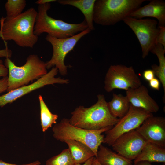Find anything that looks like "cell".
Returning a JSON list of instances; mask_svg holds the SVG:
<instances>
[{
  "label": "cell",
  "mask_w": 165,
  "mask_h": 165,
  "mask_svg": "<svg viewBox=\"0 0 165 165\" xmlns=\"http://www.w3.org/2000/svg\"><path fill=\"white\" fill-rule=\"evenodd\" d=\"M37 12L31 7L12 18L0 20V38L4 42L13 41L22 47L33 48L38 40L34 33Z\"/></svg>",
  "instance_id": "1"
},
{
  "label": "cell",
  "mask_w": 165,
  "mask_h": 165,
  "mask_svg": "<svg viewBox=\"0 0 165 165\" xmlns=\"http://www.w3.org/2000/svg\"><path fill=\"white\" fill-rule=\"evenodd\" d=\"M97 102L89 108L79 106L72 112L69 119L74 126L90 130H96L108 127H113L119 118L110 112L104 95H97Z\"/></svg>",
  "instance_id": "2"
},
{
  "label": "cell",
  "mask_w": 165,
  "mask_h": 165,
  "mask_svg": "<svg viewBox=\"0 0 165 165\" xmlns=\"http://www.w3.org/2000/svg\"><path fill=\"white\" fill-rule=\"evenodd\" d=\"M146 0H97L93 21L105 26L113 25L130 16Z\"/></svg>",
  "instance_id": "3"
},
{
  "label": "cell",
  "mask_w": 165,
  "mask_h": 165,
  "mask_svg": "<svg viewBox=\"0 0 165 165\" xmlns=\"http://www.w3.org/2000/svg\"><path fill=\"white\" fill-rule=\"evenodd\" d=\"M50 3L38 5L34 28V33L38 36L46 33L57 38H66L73 36L88 28L84 20L79 24L68 23L49 16L47 11Z\"/></svg>",
  "instance_id": "4"
},
{
  "label": "cell",
  "mask_w": 165,
  "mask_h": 165,
  "mask_svg": "<svg viewBox=\"0 0 165 165\" xmlns=\"http://www.w3.org/2000/svg\"><path fill=\"white\" fill-rule=\"evenodd\" d=\"M4 64L8 70L7 92L27 85L47 73L46 62L35 54L30 55L21 66L16 65L9 58L5 59Z\"/></svg>",
  "instance_id": "5"
},
{
  "label": "cell",
  "mask_w": 165,
  "mask_h": 165,
  "mask_svg": "<svg viewBox=\"0 0 165 165\" xmlns=\"http://www.w3.org/2000/svg\"><path fill=\"white\" fill-rule=\"evenodd\" d=\"M109 126L96 130H90L71 124L69 119L63 118L52 128L53 136L56 140L64 142L72 140L81 142L88 146L96 156L99 146L103 142L105 136L102 134L111 129Z\"/></svg>",
  "instance_id": "6"
},
{
  "label": "cell",
  "mask_w": 165,
  "mask_h": 165,
  "mask_svg": "<svg viewBox=\"0 0 165 165\" xmlns=\"http://www.w3.org/2000/svg\"><path fill=\"white\" fill-rule=\"evenodd\" d=\"M123 21L137 36L141 47L142 58H145L156 44L160 31L158 21L150 18L138 19L130 16Z\"/></svg>",
  "instance_id": "7"
},
{
  "label": "cell",
  "mask_w": 165,
  "mask_h": 165,
  "mask_svg": "<svg viewBox=\"0 0 165 165\" xmlns=\"http://www.w3.org/2000/svg\"><path fill=\"white\" fill-rule=\"evenodd\" d=\"M91 31L87 28L73 36L66 38H57L47 35L45 38L52 45L53 53L51 59L46 62L47 69L55 67L61 75H66L68 66L64 63L66 56L73 49L79 40Z\"/></svg>",
  "instance_id": "8"
},
{
  "label": "cell",
  "mask_w": 165,
  "mask_h": 165,
  "mask_svg": "<svg viewBox=\"0 0 165 165\" xmlns=\"http://www.w3.org/2000/svg\"><path fill=\"white\" fill-rule=\"evenodd\" d=\"M141 85V79L132 66L116 64L109 67L105 78L104 88L110 92L116 89L126 91Z\"/></svg>",
  "instance_id": "9"
},
{
  "label": "cell",
  "mask_w": 165,
  "mask_h": 165,
  "mask_svg": "<svg viewBox=\"0 0 165 165\" xmlns=\"http://www.w3.org/2000/svg\"><path fill=\"white\" fill-rule=\"evenodd\" d=\"M141 108L134 107L130 104L127 113L119 118L118 122L110 129L106 131L103 143L111 146L121 135L140 127L148 117L152 115Z\"/></svg>",
  "instance_id": "10"
},
{
  "label": "cell",
  "mask_w": 165,
  "mask_h": 165,
  "mask_svg": "<svg viewBox=\"0 0 165 165\" xmlns=\"http://www.w3.org/2000/svg\"><path fill=\"white\" fill-rule=\"evenodd\" d=\"M58 72L57 68L53 67L49 72L34 82L18 88L0 96V107H2L8 104L12 103L22 96L46 85L55 83H68L69 82L68 79L55 77Z\"/></svg>",
  "instance_id": "11"
},
{
  "label": "cell",
  "mask_w": 165,
  "mask_h": 165,
  "mask_svg": "<svg viewBox=\"0 0 165 165\" xmlns=\"http://www.w3.org/2000/svg\"><path fill=\"white\" fill-rule=\"evenodd\" d=\"M148 142L136 130L119 137L111 146L117 153L130 160H134Z\"/></svg>",
  "instance_id": "12"
},
{
  "label": "cell",
  "mask_w": 165,
  "mask_h": 165,
  "mask_svg": "<svg viewBox=\"0 0 165 165\" xmlns=\"http://www.w3.org/2000/svg\"><path fill=\"white\" fill-rule=\"evenodd\" d=\"M136 130L148 142L165 147V118L153 115Z\"/></svg>",
  "instance_id": "13"
},
{
  "label": "cell",
  "mask_w": 165,
  "mask_h": 165,
  "mask_svg": "<svg viewBox=\"0 0 165 165\" xmlns=\"http://www.w3.org/2000/svg\"><path fill=\"white\" fill-rule=\"evenodd\" d=\"M126 96L130 104L134 107L152 114L160 109L158 104L149 95L147 88L142 84L137 88L126 90Z\"/></svg>",
  "instance_id": "14"
},
{
  "label": "cell",
  "mask_w": 165,
  "mask_h": 165,
  "mask_svg": "<svg viewBox=\"0 0 165 165\" xmlns=\"http://www.w3.org/2000/svg\"><path fill=\"white\" fill-rule=\"evenodd\" d=\"M147 5L133 11L130 16L138 19L145 17L155 18L159 27H165V2L162 0H152Z\"/></svg>",
  "instance_id": "15"
},
{
  "label": "cell",
  "mask_w": 165,
  "mask_h": 165,
  "mask_svg": "<svg viewBox=\"0 0 165 165\" xmlns=\"http://www.w3.org/2000/svg\"><path fill=\"white\" fill-rule=\"evenodd\" d=\"M143 161L165 163V147L147 142L134 162Z\"/></svg>",
  "instance_id": "16"
},
{
  "label": "cell",
  "mask_w": 165,
  "mask_h": 165,
  "mask_svg": "<svg viewBox=\"0 0 165 165\" xmlns=\"http://www.w3.org/2000/svg\"><path fill=\"white\" fill-rule=\"evenodd\" d=\"M101 165H133L132 160L101 145L95 157Z\"/></svg>",
  "instance_id": "17"
},
{
  "label": "cell",
  "mask_w": 165,
  "mask_h": 165,
  "mask_svg": "<svg viewBox=\"0 0 165 165\" xmlns=\"http://www.w3.org/2000/svg\"><path fill=\"white\" fill-rule=\"evenodd\" d=\"M59 4L69 5L79 9L85 17V20L91 31L94 29L93 25V13L96 0H58Z\"/></svg>",
  "instance_id": "18"
},
{
  "label": "cell",
  "mask_w": 165,
  "mask_h": 165,
  "mask_svg": "<svg viewBox=\"0 0 165 165\" xmlns=\"http://www.w3.org/2000/svg\"><path fill=\"white\" fill-rule=\"evenodd\" d=\"M67 144L75 163L82 164L91 158L95 156L92 150L86 145L78 141L67 140Z\"/></svg>",
  "instance_id": "19"
},
{
  "label": "cell",
  "mask_w": 165,
  "mask_h": 165,
  "mask_svg": "<svg viewBox=\"0 0 165 165\" xmlns=\"http://www.w3.org/2000/svg\"><path fill=\"white\" fill-rule=\"evenodd\" d=\"M108 107L112 114L117 118H121L128 112L130 103L127 97L121 94L113 93L111 101L107 102Z\"/></svg>",
  "instance_id": "20"
},
{
  "label": "cell",
  "mask_w": 165,
  "mask_h": 165,
  "mask_svg": "<svg viewBox=\"0 0 165 165\" xmlns=\"http://www.w3.org/2000/svg\"><path fill=\"white\" fill-rule=\"evenodd\" d=\"M157 56L159 65L154 64L152 65V69L155 75L160 80L163 88L164 99L165 95V48L159 44H156L151 52Z\"/></svg>",
  "instance_id": "21"
},
{
  "label": "cell",
  "mask_w": 165,
  "mask_h": 165,
  "mask_svg": "<svg viewBox=\"0 0 165 165\" xmlns=\"http://www.w3.org/2000/svg\"><path fill=\"white\" fill-rule=\"evenodd\" d=\"M38 99L40 104V122L42 131H46L53 124L57 123L58 116L51 113L45 102L42 96L39 95Z\"/></svg>",
  "instance_id": "22"
},
{
  "label": "cell",
  "mask_w": 165,
  "mask_h": 165,
  "mask_svg": "<svg viewBox=\"0 0 165 165\" xmlns=\"http://www.w3.org/2000/svg\"><path fill=\"white\" fill-rule=\"evenodd\" d=\"M26 5L25 0H8L5 4L6 17L12 18L19 15L22 13Z\"/></svg>",
  "instance_id": "23"
},
{
  "label": "cell",
  "mask_w": 165,
  "mask_h": 165,
  "mask_svg": "<svg viewBox=\"0 0 165 165\" xmlns=\"http://www.w3.org/2000/svg\"><path fill=\"white\" fill-rule=\"evenodd\" d=\"M75 164L68 148L64 149L59 154L48 159L45 165H75Z\"/></svg>",
  "instance_id": "24"
},
{
  "label": "cell",
  "mask_w": 165,
  "mask_h": 165,
  "mask_svg": "<svg viewBox=\"0 0 165 165\" xmlns=\"http://www.w3.org/2000/svg\"><path fill=\"white\" fill-rule=\"evenodd\" d=\"M160 31L157 36L156 43L162 45L165 48V27H159Z\"/></svg>",
  "instance_id": "25"
},
{
  "label": "cell",
  "mask_w": 165,
  "mask_h": 165,
  "mask_svg": "<svg viewBox=\"0 0 165 165\" xmlns=\"http://www.w3.org/2000/svg\"><path fill=\"white\" fill-rule=\"evenodd\" d=\"M4 42L6 48L4 49L0 50V57L10 58L12 55V51L8 48L7 42Z\"/></svg>",
  "instance_id": "26"
},
{
  "label": "cell",
  "mask_w": 165,
  "mask_h": 165,
  "mask_svg": "<svg viewBox=\"0 0 165 165\" xmlns=\"http://www.w3.org/2000/svg\"><path fill=\"white\" fill-rule=\"evenodd\" d=\"M143 76L145 80L149 82L155 78V75L152 69H148L144 71L143 73Z\"/></svg>",
  "instance_id": "27"
},
{
  "label": "cell",
  "mask_w": 165,
  "mask_h": 165,
  "mask_svg": "<svg viewBox=\"0 0 165 165\" xmlns=\"http://www.w3.org/2000/svg\"><path fill=\"white\" fill-rule=\"evenodd\" d=\"M149 86L152 89L159 91L160 89V82L157 78H154L149 82Z\"/></svg>",
  "instance_id": "28"
},
{
  "label": "cell",
  "mask_w": 165,
  "mask_h": 165,
  "mask_svg": "<svg viewBox=\"0 0 165 165\" xmlns=\"http://www.w3.org/2000/svg\"><path fill=\"white\" fill-rule=\"evenodd\" d=\"M8 88V77L2 78L0 79V94L7 91Z\"/></svg>",
  "instance_id": "29"
},
{
  "label": "cell",
  "mask_w": 165,
  "mask_h": 165,
  "mask_svg": "<svg viewBox=\"0 0 165 165\" xmlns=\"http://www.w3.org/2000/svg\"><path fill=\"white\" fill-rule=\"evenodd\" d=\"M8 70L5 66L2 60L0 58V77H4L8 76Z\"/></svg>",
  "instance_id": "30"
},
{
  "label": "cell",
  "mask_w": 165,
  "mask_h": 165,
  "mask_svg": "<svg viewBox=\"0 0 165 165\" xmlns=\"http://www.w3.org/2000/svg\"><path fill=\"white\" fill-rule=\"evenodd\" d=\"M41 163L39 161H36L31 163L24 164H16L6 162L0 159V165H40Z\"/></svg>",
  "instance_id": "31"
},
{
  "label": "cell",
  "mask_w": 165,
  "mask_h": 165,
  "mask_svg": "<svg viewBox=\"0 0 165 165\" xmlns=\"http://www.w3.org/2000/svg\"><path fill=\"white\" fill-rule=\"evenodd\" d=\"M56 1L57 0H39L36 1L35 3L39 5L50 3L51 2H54Z\"/></svg>",
  "instance_id": "32"
},
{
  "label": "cell",
  "mask_w": 165,
  "mask_h": 165,
  "mask_svg": "<svg viewBox=\"0 0 165 165\" xmlns=\"http://www.w3.org/2000/svg\"><path fill=\"white\" fill-rule=\"evenodd\" d=\"M133 165H152L151 163L147 161H141L134 163ZM162 165H165V163H164Z\"/></svg>",
  "instance_id": "33"
},
{
  "label": "cell",
  "mask_w": 165,
  "mask_h": 165,
  "mask_svg": "<svg viewBox=\"0 0 165 165\" xmlns=\"http://www.w3.org/2000/svg\"><path fill=\"white\" fill-rule=\"evenodd\" d=\"M93 157L91 158L82 164H76L75 165H92V161Z\"/></svg>",
  "instance_id": "34"
},
{
  "label": "cell",
  "mask_w": 165,
  "mask_h": 165,
  "mask_svg": "<svg viewBox=\"0 0 165 165\" xmlns=\"http://www.w3.org/2000/svg\"><path fill=\"white\" fill-rule=\"evenodd\" d=\"M92 165H101L99 162L97 161L96 159L95 156H94L93 157L92 161Z\"/></svg>",
  "instance_id": "35"
}]
</instances>
